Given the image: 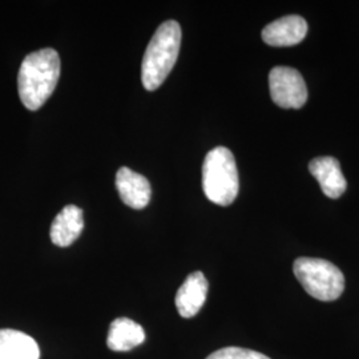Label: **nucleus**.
<instances>
[{"label":"nucleus","mask_w":359,"mask_h":359,"mask_svg":"<svg viewBox=\"0 0 359 359\" xmlns=\"http://www.w3.org/2000/svg\"><path fill=\"white\" fill-rule=\"evenodd\" d=\"M60 57L53 48H43L27 55L18 75V90L23 105L38 111L57 86Z\"/></svg>","instance_id":"f257e3e1"},{"label":"nucleus","mask_w":359,"mask_h":359,"mask_svg":"<svg viewBox=\"0 0 359 359\" xmlns=\"http://www.w3.org/2000/svg\"><path fill=\"white\" fill-rule=\"evenodd\" d=\"M181 46V27L168 20L157 28L144 53L142 81L147 90H156L167 79L177 62Z\"/></svg>","instance_id":"f03ea898"},{"label":"nucleus","mask_w":359,"mask_h":359,"mask_svg":"<svg viewBox=\"0 0 359 359\" xmlns=\"http://www.w3.org/2000/svg\"><path fill=\"white\" fill-rule=\"evenodd\" d=\"M203 189L209 201L221 206L236 200L240 180L234 156L225 147H217L206 154L203 165Z\"/></svg>","instance_id":"7ed1b4c3"},{"label":"nucleus","mask_w":359,"mask_h":359,"mask_svg":"<svg viewBox=\"0 0 359 359\" xmlns=\"http://www.w3.org/2000/svg\"><path fill=\"white\" fill-rule=\"evenodd\" d=\"M293 270L306 293L323 302L338 299L345 290L342 271L326 259L301 257L295 259Z\"/></svg>","instance_id":"20e7f679"},{"label":"nucleus","mask_w":359,"mask_h":359,"mask_svg":"<svg viewBox=\"0 0 359 359\" xmlns=\"http://www.w3.org/2000/svg\"><path fill=\"white\" fill-rule=\"evenodd\" d=\"M270 96L285 109H298L308 100V88L302 75L290 67H274L269 75Z\"/></svg>","instance_id":"39448f33"},{"label":"nucleus","mask_w":359,"mask_h":359,"mask_svg":"<svg viewBox=\"0 0 359 359\" xmlns=\"http://www.w3.org/2000/svg\"><path fill=\"white\" fill-rule=\"evenodd\" d=\"M306 34V20L298 15H289L265 27L262 40L271 47H292L301 43Z\"/></svg>","instance_id":"423d86ee"},{"label":"nucleus","mask_w":359,"mask_h":359,"mask_svg":"<svg viewBox=\"0 0 359 359\" xmlns=\"http://www.w3.org/2000/svg\"><path fill=\"white\" fill-rule=\"evenodd\" d=\"M116 188L121 201L133 209H144L149 204L152 188L142 175L127 167L120 168L116 175Z\"/></svg>","instance_id":"0eeeda50"},{"label":"nucleus","mask_w":359,"mask_h":359,"mask_svg":"<svg viewBox=\"0 0 359 359\" xmlns=\"http://www.w3.org/2000/svg\"><path fill=\"white\" fill-rule=\"evenodd\" d=\"M209 285L201 271H194L187 277L176 294V308L182 318H192L205 304Z\"/></svg>","instance_id":"6e6552de"},{"label":"nucleus","mask_w":359,"mask_h":359,"mask_svg":"<svg viewBox=\"0 0 359 359\" xmlns=\"http://www.w3.org/2000/svg\"><path fill=\"white\" fill-rule=\"evenodd\" d=\"M309 170L320 182L322 192L329 198H339L346 192V179L337 158L332 156L317 157L310 161Z\"/></svg>","instance_id":"1a4fd4ad"},{"label":"nucleus","mask_w":359,"mask_h":359,"mask_svg":"<svg viewBox=\"0 0 359 359\" xmlns=\"http://www.w3.org/2000/svg\"><path fill=\"white\" fill-rule=\"evenodd\" d=\"M83 228V210L76 205H67L52 222L51 241L59 248H67L76 241Z\"/></svg>","instance_id":"9d476101"},{"label":"nucleus","mask_w":359,"mask_h":359,"mask_svg":"<svg viewBox=\"0 0 359 359\" xmlns=\"http://www.w3.org/2000/svg\"><path fill=\"white\" fill-rule=\"evenodd\" d=\"M0 359H40L36 341L13 329L0 330Z\"/></svg>","instance_id":"9b49d317"},{"label":"nucleus","mask_w":359,"mask_h":359,"mask_svg":"<svg viewBox=\"0 0 359 359\" xmlns=\"http://www.w3.org/2000/svg\"><path fill=\"white\" fill-rule=\"evenodd\" d=\"M145 341V332L137 322L129 318H117L111 323L107 345L112 351H129Z\"/></svg>","instance_id":"f8f14e48"},{"label":"nucleus","mask_w":359,"mask_h":359,"mask_svg":"<svg viewBox=\"0 0 359 359\" xmlns=\"http://www.w3.org/2000/svg\"><path fill=\"white\" fill-rule=\"evenodd\" d=\"M206 359H270L269 357L249 348L243 347H224L215 351Z\"/></svg>","instance_id":"ddd939ff"}]
</instances>
